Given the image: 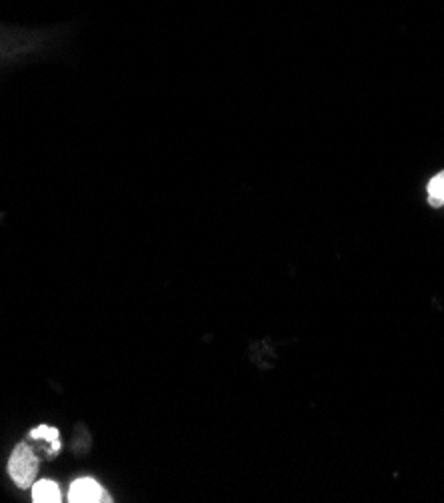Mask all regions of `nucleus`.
<instances>
[{"mask_svg":"<svg viewBox=\"0 0 444 503\" xmlns=\"http://www.w3.org/2000/svg\"><path fill=\"white\" fill-rule=\"evenodd\" d=\"M40 459L35 454V449L30 448V443L24 439L16 443L11 459H8V475L16 483V488L21 490H32V485L37 482Z\"/></svg>","mask_w":444,"mask_h":503,"instance_id":"1","label":"nucleus"},{"mask_svg":"<svg viewBox=\"0 0 444 503\" xmlns=\"http://www.w3.org/2000/svg\"><path fill=\"white\" fill-rule=\"evenodd\" d=\"M27 441L30 443V448L35 449V454L38 456V459H54L58 457L63 449V441H61V431L56 430L53 425H38L35 430L29 431Z\"/></svg>","mask_w":444,"mask_h":503,"instance_id":"2","label":"nucleus"},{"mask_svg":"<svg viewBox=\"0 0 444 503\" xmlns=\"http://www.w3.org/2000/svg\"><path fill=\"white\" fill-rule=\"evenodd\" d=\"M69 501H72V503H106L113 499L96 480H92V477H82V480H77L71 485Z\"/></svg>","mask_w":444,"mask_h":503,"instance_id":"3","label":"nucleus"},{"mask_svg":"<svg viewBox=\"0 0 444 503\" xmlns=\"http://www.w3.org/2000/svg\"><path fill=\"white\" fill-rule=\"evenodd\" d=\"M32 501L35 503H61L63 493L53 480H40L32 485Z\"/></svg>","mask_w":444,"mask_h":503,"instance_id":"4","label":"nucleus"},{"mask_svg":"<svg viewBox=\"0 0 444 503\" xmlns=\"http://www.w3.org/2000/svg\"><path fill=\"white\" fill-rule=\"evenodd\" d=\"M426 191H429V203L432 207H442L444 205V171L439 173L434 179H431Z\"/></svg>","mask_w":444,"mask_h":503,"instance_id":"5","label":"nucleus"}]
</instances>
